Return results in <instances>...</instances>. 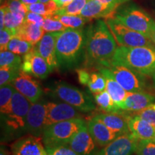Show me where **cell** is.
I'll return each mask as SVG.
<instances>
[{
	"mask_svg": "<svg viewBox=\"0 0 155 155\" xmlns=\"http://www.w3.org/2000/svg\"><path fill=\"white\" fill-rule=\"evenodd\" d=\"M86 34L85 66H104L111 61L118 45L105 21L98 20L91 25Z\"/></svg>",
	"mask_w": 155,
	"mask_h": 155,
	"instance_id": "6da1fadb",
	"label": "cell"
},
{
	"mask_svg": "<svg viewBox=\"0 0 155 155\" xmlns=\"http://www.w3.org/2000/svg\"><path fill=\"white\" fill-rule=\"evenodd\" d=\"M86 30L71 29L59 32L56 39L58 68L68 71L76 68L84 62Z\"/></svg>",
	"mask_w": 155,
	"mask_h": 155,
	"instance_id": "7a4b0ae2",
	"label": "cell"
},
{
	"mask_svg": "<svg viewBox=\"0 0 155 155\" xmlns=\"http://www.w3.org/2000/svg\"><path fill=\"white\" fill-rule=\"evenodd\" d=\"M108 63L124 65L144 75L155 72V48L118 46Z\"/></svg>",
	"mask_w": 155,
	"mask_h": 155,
	"instance_id": "3957f363",
	"label": "cell"
},
{
	"mask_svg": "<svg viewBox=\"0 0 155 155\" xmlns=\"http://www.w3.org/2000/svg\"><path fill=\"white\" fill-rule=\"evenodd\" d=\"M30 106L31 103L15 91L10 110L5 115L1 116L4 140H12L27 134V116Z\"/></svg>",
	"mask_w": 155,
	"mask_h": 155,
	"instance_id": "277c9868",
	"label": "cell"
},
{
	"mask_svg": "<svg viewBox=\"0 0 155 155\" xmlns=\"http://www.w3.org/2000/svg\"><path fill=\"white\" fill-rule=\"evenodd\" d=\"M82 118L58 122L45 127L42 135L45 149L69 144L73 137L86 124Z\"/></svg>",
	"mask_w": 155,
	"mask_h": 155,
	"instance_id": "5b68a950",
	"label": "cell"
},
{
	"mask_svg": "<svg viewBox=\"0 0 155 155\" xmlns=\"http://www.w3.org/2000/svg\"><path fill=\"white\" fill-rule=\"evenodd\" d=\"M48 94L61 101L67 103L82 113H89L96 109V103L91 97L64 81L54 83L50 87Z\"/></svg>",
	"mask_w": 155,
	"mask_h": 155,
	"instance_id": "8992f818",
	"label": "cell"
},
{
	"mask_svg": "<svg viewBox=\"0 0 155 155\" xmlns=\"http://www.w3.org/2000/svg\"><path fill=\"white\" fill-rule=\"evenodd\" d=\"M112 17L127 28L144 35L149 38L155 28V20L147 12L135 5H129L116 9Z\"/></svg>",
	"mask_w": 155,
	"mask_h": 155,
	"instance_id": "52a82bcc",
	"label": "cell"
},
{
	"mask_svg": "<svg viewBox=\"0 0 155 155\" xmlns=\"http://www.w3.org/2000/svg\"><path fill=\"white\" fill-rule=\"evenodd\" d=\"M106 23L113 35L118 46L124 47H151L155 48V45L150 38L127 28L117 19L110 17L106 19Z\"/></svg>",
	"mask_w": 155,
	"mask_h": 155,
	"instance_id": "ba28073f",
	"label": "cell"
},
{
	"mask_svg": "<svg viewBox=\"0 0 155 155\" xmlns=\"http://www.w3.org/2000/svg\"><path fill=\"white\" fill-rule=\"evenodd\" d=\"M104 66L109 70L112 76L127 93L145 91L146 90L145 75L119 64L108 63Z\"/></svg>",
	"mask_w": 155,
	"mask_h": 155,
	"instance_id": "9c48e42d",
	"label": "cell"
},
{
	"mask_svg": "<svg viewBox=\"0 0 155 155\" xmlns=\"http://www.w3.org/2000/svg\"><path fill=\"white\" fill-rule=\"evenodd\" d=\"M33 77L20 71L18 76L10 83L17 91L24 96L31 104L40 101L43 94L41 86Z\"/></svg>",
	"mask_w": 155,
	"mask_h": 155,
	"instance_id": "30bf717a",
	"label": "cell"
},
{
	"mask_svg": "<svg viewBox=\"0 0 155 155\" xmlns=\"http://www.w3.org/2000/svg\"><path fill=\"white\" fill-rule=\"evenodd\" d=\"M47 101H38L31 104L28 116H27V133L35 137H40L46 127V108Z\"/></svg>",
	"mask_w": 155,
	"mask_h": 155,
	"instance_id": "8fae6325",
	"label": "cell"
},
{
	"mask_svg": "<svg viewBox=\"0 0 155 155\" xmlns=\"http://www.w3.org/2000/svg\"><path fill=\"white\" fill-rule=\"evenodd\" d=\"M46 108V127L58 122L82 118L80 111L63 101H47Z\"/></svg>",
	"mask_w": 155,
	"mask_h": 155,
	"instance_id": "7c38bea8",
	"label": "cell"
},
{
	"mask_svg": "<svg viewBox=\"0 0 155 155\" xmlns=\"http://www.w3.org/2000/svg\"><path fill=\"white\" fill-rule=\"evenodd\" d=\"M21 71L39 79H45L50 72V68L45 59L34 47L23 57Z\"/></svg>",
	"mask_w": 155,
	"mask_h": 155,
	"instance_id": "4fadbf2b",
	"label": "cell"
},
{
	"mask_svg": "<svg viewBox=\"0 0 155 155\" xmlns=\"http://www.w3.org/2000/svg\"><path fill=\"white\" fill-rule=\"evenodd\" d=\"M138 141L131 132L119 135L111 143L103 147L98 155H132Z\"/></svg>",
	"mask_w": 155,
	"mask_h": 155,
	"instance_id": "5bb4252c",
	"label": "cell"
},
{
	"mask_svg": "<svg viewBox=\"0 0 155 155\" xmlns=\"http://www.w3.org/2000/svg\"><path fill=\"white\" fill-rule=\"evenodd\" d=\"M69 146L79 155H98L101 150L89 132L87 124L73 137Z\"/></svg>",
	"mask_w": 155,
	"mask_h": 155,
	"instance_id": "9a60e30c",
	"label": "cell"
},
{
	"mask_svg": "<svg viewBox=\"0 0 155 155\" xmlns=\"http://www.w3.org/2000/svg\"><path fill=\"white\" fill-rule=\"evenodd\" d=\"M58 32H46L35 45L39 54L48 63L50 72L58 68V62L56 55V39Z\"/></svg>",
	"mask_w": 155,
	"mask_h": 155,
	"instance_id": "2e32d148",
	"label": "cell"
},
{
	"mask_svg": "<svg viewBox=\"0 0 155 155\" xmlns=\"http://www.w3.org/2000/svg\"><path fill=\"white\" fill-rule=\"evenodd\" d=\"M40 137L30 135L17 140L12 146V155H47Z\"/></svg>",
	"mask_w": 155,
	"mask_h": 155,
	"instance_id": "e0dca14e",
	"label": "cell"
},
{
	"mask_svg": "<svg viewBox=\"0 0 155 155\" xmlns=\"http://www.w3.org/2000/svg\"><path fill=\"white\" fill-rule=\"evenodd\" d=\"M155 102V96L145 91L128 93L125 100L119 108L125 112H137L142 111Z\"/></svg>",
	"mask_w": 155,
	"mask_h": 155,
	"instance_id": "ac0fdd59",
	"label": "cell"
},
{
	"mask_svg": "<svg viewBox=\"0 0 155 155\" xmlns=\"http://www.w3.org/2000/svg\"><path fill=\"white\" fill-rule=\"evenodd\" d=\"M87 127L97 144L101 148L106 147L118 137L116 134L95 116L87 122Z\"/></svg>",
	"mask_w": 155,
	"mask_h": 155,
	"instance_id": "d6986e66",
	"label": "cell"
},
{
	"mask_svg": "<svg viewBox=\"0 0 155 155\" xmlns=\"http://www.w3.org/2000/svg\"><path fill=\"white\" fill-rule=\"evenodd\" d=\"M128 124L130 132L138 140H155V127L139 116L129 115Z\"/></svg>",
	"mask_w": 155,
	"mask_h": 155,
	"instance_id": "ffe728a7",
	"label": "cell"
},
{
	"mask_svg": "<svg viewBox=\"0 0 155 155\" xmlns=\"http://www.w3.org/2000/svg\"><path fill=\"white\" fill-rule=\"evenodd\" d=\"M129 116V114H127L126 113H105L97 114L94 116L101 120L106 127L119 136L123 134L130 132L129 124H128Z\"/></svg>",
	"mask_w": 155,
	"mask_h": 155,
	"instance_id": "44dd1931",
	"label": "cell"
},
{
	"mask_svg": "<svg viewBox=\"0 0 155 155\" xmlns=\"http://www.w3.org/2000/svg\"><path fill=\"white\" fill-rule=\"evenodd\" d=\"M116 9L117 6L106 5L96 0H88L79 15L90 20L101 17L107 19L113 17Z\"/></svg>",
	"mask_w": 155,
	"mask_h": 155,
	"instance_id": "7402d4cb",
	"label": "cell"
},
{
	"mask_svg": "<svg viewBox=\"0 0 155 155\" xmlns=\"http://www.w3.org/2000/svg\"><path fill=\"white\" fill-rule=\"evenodd\" d=\"M96 68L104 75L106 79V91L111 96L115 105L119 108L120 104L125 100L128 93L114 79L107 68L105 66H98L96 67Z\"/></svg>",
	"mask_w": 155,
	"mask_h": 155,
	"instance_id": "603a6c76",
	"label": "cell"
},
{
	"mask_svg": "<svg viewBox=\"0 0 155 155\" xmlns=\"http://www.w3.org/2000/svg\"><path fill=\"white\" fill-rule=\"evenodd\" d=\"M45 31L41 26L28 22H24L19 28L16 37L30 42L32 45H36L40 42L45 34Z\"/></svg>",
	"mask_w": 155,
	"mask_h": 155,
	"instance_id": "cb8c5ba5",
	"label": "cell"
},
{
	"mask_svg": "<svg viewBox=\"0 0 155 155\" xmlns=\"http://www.w3.org/2000/svg\"><path fill=\"white\" fill-rule=\"evenodd\" d=\"M94 101L97 106L99 107L101 111L106 113L111 114H123L125 111H121L115 105L113 99L111 98L109 94L106 91L94 94Z\"/></svg>",
	"mask_w": 155,
	"mask_h": 155,
	"instance_id": "d4e9b609",
	"label": "cell"
},
{
	"mask_svg": "<svg viewBox=\"0 0 155 155\" xmlns=\"http://www.w3.org/2000/svg\"><path fill=\"white\" fill-rule=\"evenodd\" d=\"M28 12L37 13L42 15L44 17H50L54 16L55 12L58 10V6L53 0L45 3L38 2L27 6Z\"/></svg>",
	"mask_w": 155,
	"mask_h": 155,
	"instance_id": "484cf974",
	"label": "cell"
},
{
	"mask_svg": "<svg viewBox=\"0 0 155 155\" xmlns=\"http://www.w3.org/2000/svg\"><path fill=\"white\" fill-rule=\"evenodd\" d=\"M15 88L10 83L1 86L0 88V112L1 116L5 115L10 110L11 103Z\"/></svg>",
	"mask_w": 155,
	"mask_h": 155,
	"instance_id": "4316f807",
	"label": "cell"
},
{
	"mask_svg": "<svg viewBox=\"0 0 155 155\" xmlns=\"http://www.w3.org/2000/svg\"><path fill=\"white\" fill-rule=\"evenodd\" d=\"M53 17L59 20L67 28L71 29H82L86 23L90 21L81 15H56Z\"/></svg>",
	"mask_w": 155,
	"mask_h": 155,
	"instance_id": "83f0119b",
	"label": "cell"
},
{
	"mask_svg": "<svg viewBox=\"0 0 155 155\" xmlns=\"http://www.w3.org/2000/svg\"><path fill=\"white\" fill-rule=\"evenodd\" d=\"M5 9L6 12L5 19V28L12 31L15 34V35H16L17 30L24 24L25 21V16L24 15L20 14V13L12 12L7 7H5Z\"/></svg>",
	"mask_w": 155,
	"mask_h": 155,
	"instance_id": "f1b7e54d",
	"label": "cell"
},
{
	"mask_svg": "<svg viewBox=\"0 0 155 155\" xmlns=\"http://www.w3.org/2000/svg\"><path fill=\"white\" fill-rule=\"evenodd\" d=\"M87 86L92 94H96L106 90V79L104 75L98 72H91Z\"/></svg>",
	"mask_w": 155,
	"mask_h": 155,
	"instance_id": "f546056e",
	"label": "cell"
},
{
	"mask_svg": "<svg viewBox=\"0 0 155 155\" xmlns=\"http://www.w3.org/2000/svg\"><path fill=\"white\" fill-rule=\"evenodd\" d=\"M33 48L34 45H32L30 42L15 36L9 42L7 50H9L18 55H25Z\"/></svg>",
	"mask_w": 155,
	"mask_h": 155,
	"instance_id": "4dcf8cb0",
	"label": "cell"
},
{
	"mask_svg": "<svg viewBox=\"0 0 155 155\" xmlns=\"http://www.w3.org/2000/svg\"><path fill=\"white\" fill-rule=\"evenodd\" d=\"M22 59L17 54L13 53L9 50L1 51L0 53V67L9 66L21 69Z\"/></svg>",
	"mask_w": 155,
	"mask_h": 155,
	"instance_id": "1f68e13d",
	"label": "cell"
},
{
	"mask_svg": "<svg viewBox=\"0 0 155 155\" xmlns=\"http://www.w3.org/2000/svg\"><path fill=\"white\" fill-rule=\"evenodd\" d=\"M88 1V0H73L69 5L63 8L58 9L54 16L65 15H79Z\"/></svg>",
	"mask_w": 155,
	"mask_h": 155,
	"instance_id": "d6a6232c",
	"label": "cell"
},
{
	"mask_svg": "<svg viewBox=\"0 0 155 155\" xmlns=\"http://www.w3.org/2000/svg\"><path fill=\"white\" fill-rule=\"evenodd\" d=\"M21 69L9 66L0 67V85L1 86L11 83L18 76Z\"/></svg>",
	"mask_w": 155,
	"mask_h": 155,
	"instance_id": "836d02e7",
	"label": "cell"
},
{
	"mask_svg": "<svg viewBox=\"0 0 155 155\" xmlns=\"http://www.w3.org/2000/svg\"><path fill=\"white\" fill-rule=\"evenodd\" d=\"M42 28L45 32H63L68 29L59 20L53 18V17H45Z\"/></svg>",
	"mask_w": 155,
	"mask_h": 155,
	"instance_id": "e575fe53",
	"label": "cell"
},
{
	"mask_svg": "<svg viewBox=\"0 0 155 155\" xmlns=\"http://www.w3.org/2000/svg\"><path fill=\"white\" fill-rule=\"evenodd\" d=\"M135 153L137 155H155V140H139Z\"/></svg>",
	"mask_w": 155,
	"mask_h": 155,
	"instance_id": "d590c367",
	"label": "cell"
},
{
	"mask_svg": "<svg viewBox=\"0 0 155 155\" xmlns=\"http://www.w3.org/2000/svg\"><path fill=\"white\" fill-rule=\"evenodd\" d=\"M1 6L7 7L9 11L15 13H20L26 17L27 13L28 12V7L23 4L20 0H7Z\"/></svg>",
	"mask_w": 155,
	"mask_h": 155,
	"instance_id": "8d00e7d4",
	"label": "cell"
},
{
	"mask_svg": "<svg viewBox=\"0 0 155 155\" xmlns=\"http://www.w3.org/2000/svg\"><path fill=\"white\" fill-rule=\"evenodd\" d=\"M134 114L143 118L155 127V102L152 103L142 111L134 113Z\"/></svg>",
	"mask_w": 155,
	"mask_h": 155,
	"instance_id": "74e56055",
	"label": "cell"
},
{
	"mask_svg": "<svg viewBox=\"0 0 155 155\" xmlns=\"http://www.w3.org/2000/svg\"><path fill=\"white\" fill-rule=\"evenodd\" d=\"M15 36L12 31L7 28H3L0 31V50L1 51L7 50L9 42Z\"/></svg>",
	"mask_w": 155,
	"mask_h": 155,
	"instance_id": "f35d334b",
	"label": "cell"
},
{
	"mask_svg": "<svg viewBox=\"0 0 155 155\" xmlns=\"http://www.w3.org/2000/svg\"><path fill=\"white\" fill-rule=\"evenodd\" d=\"M47 152L49 155H79L75 152L69 144L62 145L54 148L47 149Z\"/></svg>",
	"mask_w": 155,
	"mask_h": 155,
	"instance_id": "ab89813d",
	"label": "cell"
},
{
	"mask_svg": "<svg viewBox=\"0 0 155 155\" xmlns=\"http://www.w3.org/2000/svg\"><path fill=\"white\" fill-rule=\"evenodd\" d=\"M45 17L42 15H40L37 13L32 12H28L27 13L26 17H25V22H28L32 24L41 26L43 24Z\"/></svg>",
	"mask_w": 155,
	"mask_h": 155,
	"instance_id": "60d3db41",
	"label": "cell"
},
{
	"mask_svg": "<svg viewBox=\"0 0 155 155\" xmlns=\"http://www.w3.org/2000/svg\"><path fill=\"white\" fill-rule=\"evenodd\" d=\"M76 72L78 73V81L80 83L84 86H87L88 83L89 77H90V73L87 69L81 68V69H77Z\"/></svg>",
	"mask_w": 155,
	"mask_h": 155,
	"instance_id": "b9f144b4",
	"label": "cell"
},
{
	"mask_svg": "<svg viewBox=\"0 0 155 155\" xmlns=\"http://www.w3.org/2000/svg\"><path fill=\"white\" fill-rule=\"evenodd\" d=\"M5 12L6 9L5 7L1 6L0 9V28L2 29L5 28Z\"/></svg>",
	"mask_w": 155,
	"mask_h": 155,
	"instance_id": "7bdbcfd3",
	"label": "cell"
},
{
	"mask_svg": "<svg viewBox=\"0 0 155 155\" xmlns=\"http://www.w3.org/2000/svg\"><path fill=\"white\" fill-rule=\"evenodd\" d=\"M53 1L58 6V9H61L65 7V6H67L68 5H69L73 0H53Z\"/></svg>",
	"mask_w": 155,
	"mask_h": 155,
	"instance_id": "ee69618b",
	"label": "cell"
},
{
	"mask_svg": "<svg viewBox=\"0 0 155 155\" xmlns=\"http://www.w3.org/2000/svg\"><path fill=\"white\" fill-rule=\"evenodd\" d=\"M96 1H98L99 2L106 5L117 6L118 7V6L120 5L118 0H96Z\"/></svg>",
	"mask_w": 155,
	"mask_h": 155,
	"instance_id": "f6af8a7d",
	"label": "cell"
},
{
	"mask_svg": "<svg viewBox=\"0 0 155 155\" xmlns=\"http://www.w3.org/2000/svg\"><path fill=\"white\" fill-rule=\"evenodd\" d=\"M20 1L22 2L24 5L28 6V5H32V4L38 2L39 0H20Z\"/></svg>",
	"mask_w": 155,
	"mask_h": 155,
	"instance_id": "bcb514c9",
	"label": "cell"
},
{
	"mask_svg": "<svg viewBox=\"0 0 155 155\" xmlns=\"http://www.w3.org/2000/svg\"><path fill=\"white\" fill-rule=\"evenodd\" d=\"M0 155H9V152L3 146L1 147V150H0Z\"/></svg>",
	"mask_w": 155,
	"mask_h": 155,
	"instance_id": "7dc6e473",
	"label": "cell"
},
{
	"mask_svg": "<svg viewBox=\"0 0 155 155\" xmlns=\"http://www.w3.org/2000/svg\"><path fill=\"white\" fill-rule=\"evenodd\" d=\"M150 39H151V40L153 42V43L155 45V28L154 29V30H153L152 35H151Z\"/></svg>",
	"mask_w": 155,
	"mask_h": 155,
	"instance_id": "c3c4849f",
	"label": "cell"
},
{
	"mask_svg": "<svg viewBox=\"0 0 155 155\" xmlns=\"http://www.w3.org/2000/svg\"><path fill=\"white\" fill-rule=\"evenodd\" d=\"M152 81H153V86H154V88L155 89V72L152 75Z\"/></svg>",
	"mask_w": 155,
	"mask_h": 155,
	"instance_id": "681fc988",
	"label": "cell"
},
{
	"mask_svg": "<svg viewBox=\"0 0 155 155\" xmlns=\"http://www.w3.org/2000/svg\"><path fill=\"white\" fill-rule=\"evenodd\" d=\"M50 0H39V2H42V3H45V2H50Z\"/></svg>",
	"mask_w": 155,
	"mask_h": 155,
	"instance_id": "f907efd6",
	"label": "cell"
},
{
	"mask_svg": "<svg viewBox=\"0 0 155 155\" xmlns=\"http://www.w3.org/2000/svg\"><path fill=\"white\" fill-rule=\"evenodd\" d=\"M118 1H119V4H121V3H124L126 2H128L129 0H118Z\"/></svg>",
	"mask_w": 155,
	"mask_h": 155,
	"instance_id": "816d5d0a",
	"label": "cell"
},
{
	"mask_svg": "<svg viewBox=\"0 0 155 155\" xmlns=\"http://www.w3.org/2000/svg\"><path fill=\"white\" fill-rule=\"evenodd\" d=\"M7 1V0H1V5H2V4L6 2Z\"/></svg>",
	"mask_w": 155,
	"mask_h": 155,
	"instance_id": "f5cc1de1",
	"label": "cell"
},
{
	"mask_svg": "<svg viewBox=\"0 0 155 155\" xmlns=\"http://www.w3.org/2000/svg\"><path fill=\"white\" fill-rule=\"evenodd\" d=\"M47 155H49V154H47Z\"/></svg>",
	"mask_w": 155,
	"mask_h": 155,
	"instance_id": "db71d44e",
	"label": "cell"
}]
</instances>
